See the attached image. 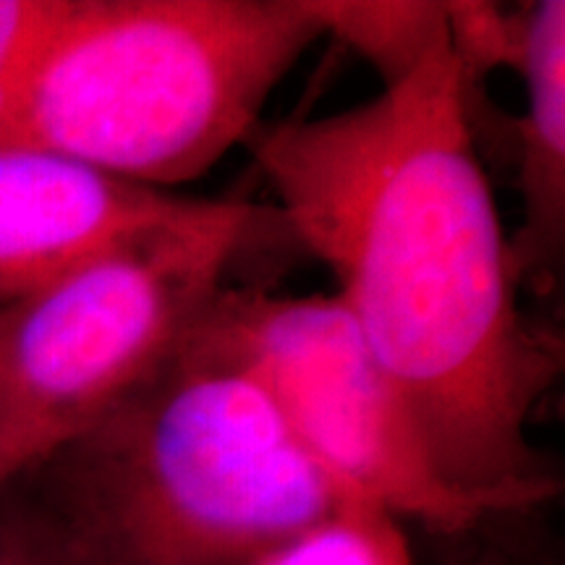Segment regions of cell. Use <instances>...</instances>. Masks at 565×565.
<instances>
[{"label": "cell", "instance_id": "cell-7", "mask_svg": "<svg viewBox=\"0 0 565 565\" xmlns=\"http://www.w3.org/2000/svg\"><path fill=\"white\" fill-rule=\"evenodd\" d=\"M521 9L515 71L526 108L513 131L524 223L508 242L521 288L550 291L565 246V3L540 0Z\"/></svg>", "mask_w": 565, "mask_h": 565}, {"label": "cell", "instance_id": "cell-9", "mask_svg": "<svg viewBox=\"0 0 565 565\" xmlns=\"http://www.w3.org/2000/svg\"><path fill=\"white\" fill-rule=\"evenodd\" d=\"M244 565H414V561L401 521L353 500Z\"/></svg>", "mask_w": 565, "mask_h": 565}, {"label": "cell", "instance_id": "cell-6", "mask_svg": "<svg viewBox=\"0 0 565 565\" xmlns=\"http://www.w3.org/2000/svg\"><path fill=\"white\" fill-rule=\"evenodd\" d=\"M186 202L55 152L0 145V309L30 299Z\"/></svg>", "mask_w": 565, "mask_h": 565}, {"label": "cell", "instance_id": "cell-11", "mask_svg": "<svg viewBox=\"0 0 565 565\" xmlns=\"http://www.w3.org/2000/svg\"><path fill=\"white\" fill-rule=\"evenodd\" d=\"M0 565H66L51 524L21 479L0 490Z\"/></svg>", "mask_w": 565, "mask_h": 565}, {"label": "cell", "instance_id": "cell-12", "mask_svg": "<svg viewBox=\"0 0 565 565\" xmlns=\"http://www.w3.org/2000/svg\"><path fill=\"white\" fill-rule=\"evenodd\" d=\"M68 9V0H0V100Z\"/></svg>", "mask_w": 565, "mask_h": 565}, {"label": "cell", "instance_id": "cell-4", "mask_svg": "<svg viewBox=\"0 0 565 565\" xmlns=\"http://www.w3.org/2000/svg\"><path fill=\"white\" fill-rule=\"evenodd\" d=\"M278 212L192 200L30 299L11 303L0 356V490L145 385L225 291L233 259Z\"/></svg>", "mask_w": 565, "mask_h": 565}, {"label": "cell", "instance_id": "cell-2", "mask_svg": "<svg viewBox=\"0 0 565 565\" xmlns=\"http://www.w3.org/2000/svg\"><path fill=\"white\" fill-rule=\"evenodd\" d=\"M21 482L66 565H244L353 503L200 328Z\"/></svg>", "mask_w": 565, "mask_h": 565}, {"label": "cell", "instance_id": "cell-8", "mask_svg": "<svg viewBox=\"0 0 565 565\" xmlns=\"http://www.w3.org/2000/svg\"><path fill=\"white\" fill-rule=\"evenodd\" d=\"M324 38L370 61L383 87L404 82L448 34L445 3L427 0H315Z\"/></svg>", "mask_w": 565, "mask_h": 565}, {"label": "cell", "instance_id": "cell-3", "mask_svg": "<svg viewBox=\"0 0 565 565\" xmlns=\"http://www.w3.org/2000/svg\"><path fill=\"white\" fill-rule=\"evenodd\" d=\"M322 38L315 0H68L0 100V145L171 192L254 137Z\"/></svg>", "mask_w": 565, "mask_h": 565}, {"label": "cell", "instance_id": "cell-14", "mask_svg": "<svg viewBox=\"0 0 565 565\" xmlns=\"http://www.w3.org/2000/svg\"><path fill=\"white\" fill-rule=\"evenodd\" d=\"M9 320H11V307L0 309V356H3V341H6V330H9Z\"/></svg>", "mask_w": 565, "mask_h": 565}, {"label": "cell", "instance_id": "cell-13", "mask_svg": "<svg viewBox=\"0 0 565 565\" xmlns=\"http://www.w3.org/2000/svg\"><path fill=\"white\" fill-rule=\"evenodd\" d=\"M471 565H513V563L508 561V557L498 555V553H484L482 557H479V561H475Z\"/></svg>", "mask_w": 565, "mask_h": 565}, {"label": "cell", "instance_id": "cell-5", "mask_svg": "<svg viewBox=\"0 0 565 565\" xmlns=\"http://www.w3.org/2000/svg\"><path fill=\"white\" fill-rule=\"evenodd\" d=\"M200 333L252 374L351 500L448 536L492 515L437 477L406 401L335 294L225 288Z\"/></svg>", "mask_w": 565, "mask_h": 565}, {"label": "cell", "instance_id": "cell-10", "mask_svg": "<svg viewBox=\"0 0 565 565\" xmlns=\"http://www.w3.org/2000/svg\"><path fill=\"white\" fill-rule=\"evenodd\" d=\"M445 11H448V42L469 84L498 66L515 68L524 9L508 11L494 3L454 0L445 3Z\"/></svg>", "mask_w": 565, "mask_h": 565}, {"label": "cell", "instance_id": "cell-1", "mask_svg": "<svg viewBox=\"0 0 565 565\" xmlns=\"http://www.w3.org/2000/svg\"><path fill=\"white\" fill-rule=\"evenodd\" d=\"M471 116L445 34L374 100L257 129L252 145L282 228L333 273L437 477L498 515L561 490L529 424L561 377L563 341L521 307Z\"/></svg>", "mask_w": 565, "mask_h": 565}]
</instances>
